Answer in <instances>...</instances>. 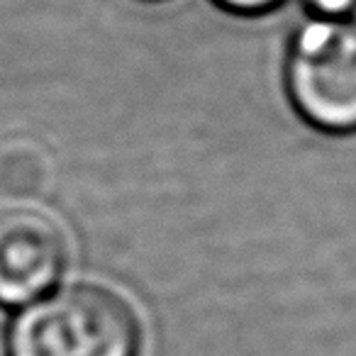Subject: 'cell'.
I'll use <instances>...</instances> for the list:
<instances>
[{
	"label": "cell",
	"instance_id": "1",
	"mask_svg": "<svg viewBox=\"0 0 356 356\" xmlns=\"http://www.w3.org/2000/svg\"><path fill=\"white\" fill-rule=\"evenodd\" d=\"M142 325L118 291L76 283L20 305L8 356H139Z\"/></svg>",
	"mask_w": 356,
	"mask_h": 356
},
{
	"label": "cell",
	"instance_id": "2",
	"mask_svg": "<svg viewBox=\"0 0 356 356\" xmlns=\"http://www.w3.org/2000/svg\"><path fill=\"white\" fill-rule=\"evenodd\" d=\"M283 81L293 110L312 129L356 134V22L315 17L298 27Z\"/></svg>",
	"mask_w": 356,
	"mask_h": 356
},
{
	"label": "cell",
	"instance_id": "3",
	"mask_svg": "<svg viewBox=\"0 0 356 356\" xmlns=\"http://www.w3.org/2000/svg\"><path fill=\"white\" fill-rule=\"evenodd\" d=\"M69 244L59 222L42 210L0 213V305H25L56 286Z\"/></svg>",
	"mask_w": 356,
	"mask_h": 356
},
{
	"label": "cell",
	"instance_id": "4",
	"mask_svg": "<svg viewBox=\"0 0 356 356\" xmlns=\"http://www.w3.org/2000/svg\"><path fill=\"white\" fill-rule=\"evenodd\" d=\"M213 3L232 15H264L276 10L283 0H213Z\"/></svg>",
	"mask_w": 356,
	"mask_h": 356
},
{
	"label": "cell",
	"instance_id": "5",
	"mask_svg": "<svg viewBox=\"0 0 356 356\" xmlns=\"http://www.w3.org/2000/svg\"><path fill=\"white\" fill-rule=\"evenodd\" d=\"M317 17H349L356 13V0H302Z\"/></svg>",
	"mask_w": 356,
	"mask_h": 356
}]
</instances>
